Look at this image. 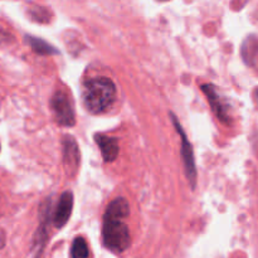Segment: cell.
Instances as JSON below:
<instances>
[{
	"instance_id": "obj_7",
	"label": "cell",
	"mask_w": 258,
	"mask_h": 258,
	"mask_svg": "<svg viewBox=\"0 0 258 258\" xmlns=\"http://www.w3.org/2000/svg\"><path fill=\"white\" fill-rule=\"evenodd\" d=\"M73 208V196L71 191H66L62 194L59 198V203H58L57 211L54 214V226L57 228H62L70 219L71 213H72Z\"/></svg>"
},
{
	"instance_id": "obj_13",
	"label": "cell",
	"mask_w": 258,
	"mask_h": 258,
	"mask_svg": "<svg viewBox=\"0 0 258 258\" xmlns=\"http://www.w3.org/2000/svg\"><path fill=\"white\" fill-rule=\"evenodd\" d=\"M161 2H166V0H161Z\"/></svg>"
},
{
	"instance_id": "obj_9",
	"label": "cell",
	"mask_w": 258,
	"mask_h": 258,
	"mask_svg": "<svg viewBox=\"0 0 258 258\" xmlns=\"http://www.w3.org/2000/svg\"><path fill=\"white\" fill-rule=\"evenodd\" d=\"M27 42L29 43V45L32 47V49L34 50L38 54L48 55V54H57V50L54 49V47H52L50 44H48L47 42H44L43 39L34 37H27Z\"/></svg>"
},
{
	"instance_id": "obj_5",
	"label": "cell",
	"mask_w": 258,
	"mask_h": 258,
	"mask_svg": "<svg viewBox=\"0 0 258 258\" xmlns=\"http://www.w3.org/2000/svg\"><path fill=\"white\" fill-rule=\"evenodd\" d=\"M63 163L68 175L75 176L80 166V150L72 136H66L63 140Z\"/></svg>"
},
{
	"instance_id": "obj_2",
	"label": "cell",
	"mask_w": 258,
	"mask_h": 258,
	"mask_svg": "<svg viewBox=\"0 0 258 258\" xmlns=\"http://www.w3.org/2000/svg\"><path fill=\"white\" fill-rule=\"evenodd\" d=\"M116 100V87L110 78L97 77L87 81L83 88V102L91 113H102Z\"/></svg>"
},
{
	"instance_id": "obj_6",
	"label": "cell",
	"mask_w": 258,
	"mask_h": 258,
	"mask_svg": "<svg viewBox=\"0 0 258 258\" xmlns=\"http://www.w3.org/2000/svg\"><path fill=\"white\" fill-rule=\"evenodd\" d=\"M204 93L208 97L209 103H211L212 108L214 110V112L217 113L218 118L223 122H227L229 120L228 115V105L226 103V101L223 100V97H221L218 91L216 90V87L212 85H204L203 87Z\"/></svg>"
},
{
	"instance_id": "obj_10",
	"label": "cell",
	"mask_w": 258,
	"mask_h": 258,
	"mask_svg": "<svg viewBox=\"0 0 258 258\" xmlns=\"http://www.w3.org/2000/svg\"><path fill=\"white\" fill-rule=\"evenodd\" d=\"M72 258H87L90 252H88L87 243H86L85 239L82 237H77V238L73 241L72 244Z\"/></svg>"
},
{
	"instance_id": "obj_3",
	"label": "cell",
	"mask_w": 258,
	"mask_h": 258,
	"mask_svg": "<svg viewBox=\"0 0 258 258\" xmlns=\"http://www.w3.org/2000/svg\"><path fill=\"white\" fill-rule=\"evenodd\" d=\"M50 106L54 112L55 120L62 126L75 125V111L70 97L62 91H57L50 101Z\"/></svg>"
},
{
	"instance_id": "obj_11",
	"label": "cell",
	"mask_w": 258,
	"mask_h": 258,
	"mask_svg": "<svg viewBox=\"0 0 258 258\" xmlns=\"http://www.w3.org/2000/svg\"><path fill=\"white\" fill-rule=\"evenodd\" d=\"M258 53V39L252 37L244 42L243 48H242V54H243L244 59H254Z\"/></svg>"
},
{
	"instance_id": "obj_4",
	"label": "cell",
	"mask_w": 258,
	"mask_h": 258,
	"mask_svg": "<svg viewBox=\"0 0 258 258\" xmlns=\"http://www.w3.org/2000/svg\"><path fill=\"white\" fill-rule=\"evenodd\" d=\"M173 122L174 125H175L176 131H178L181 136V155H183V159H184L186 176H188L191 185L194 186V184H196V180H197V169H196V160H194L193 148H191V144L189 143L188 139H186L185 133L183 131V127H181L180 123L178 122L175 116H173Z\"/></svg>"
},
{
	"instance_id": "obj_8",
	"label": "cell",
	"mask_w": 258,
	"mask_h": 258,
	"mask_svg": "<svg viewBox=\"0 0 258 258\" xmlns=\"http://www.w3.org/2000/svg\"><path fill=\"white\" fill-rule=\"evenodd\" d=\"M95 140L106 163L113 161L117 158L120 149H118V143L115 138H110V136L106 135H96Z\"/></svg>"
},
{
	"instance_id": "obj_1",
	"label": "cell",
	"mask_w": 258,
	"mask_h": 258,
	"mask_svg": "<svg viewBox=\"0 0 258 258\" xmlns=\"http://www.w3.org/2000/svg\"><path fill=\"white\" fill-rule=\"evenodd\" d=\"M128 216V204L123 198L111 202L103 217L102 236L105 246L116 253L126 251L130 246V232L123 222Z\"/></svg>"
},
{
	"instance_id": "obj_12",
	"label": "cell",
	"mask_w": 258,
	"mask_h": 258,
	"mask_svg": "<svg viewBox=\"0 0 258 258\" xmlns=\"http://www.w3.org/2000/svg\"><path fill=\"white\" fill-rule=\"evenodd\" d=\"M254 101H256V103H257V106H258V88H257L256 92H254Z\"/></svg>"
}]
</instances>
